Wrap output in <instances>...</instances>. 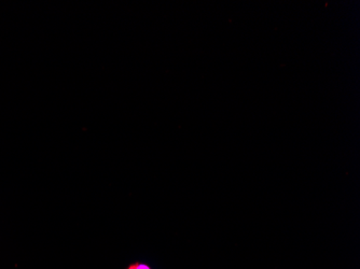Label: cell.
I'll return each mask as SVG.
<instances>
[{"instance_id": "6da1fadb", "label": "cell", "mask_w": 360, "mask_h": 269, "mask_svg": "<svg viewBox=\"0 0 360 269\" xmlns=\"http://www.w3.org/2000/svg\"><path fill=\"white\" fill-rule=\"evenodd\" d=\"M127 269H151L148 265L145 264H139V263H135V264L131 265V266L127 267Z\"/></svg>"}]
</instances>
